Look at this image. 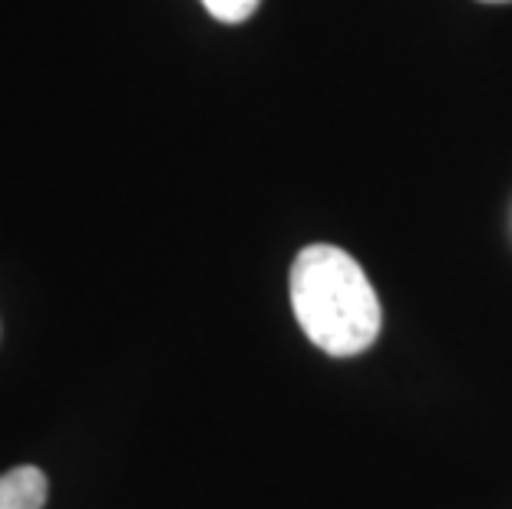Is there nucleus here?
Returning a JSON list of instances; mask_svg holds the SVG:
<instances>
[{
	"instance_id": "f257e3e1",
	"label": "nucleus",
	"mask_w": 512,
	"mask_h": 509,
	"mask_svg": "<svg viewBox=\"0 0 512 509\" xmlns=\"http://www.w3.org/2000/svg\"><path fill=\"white\" fill-rule=\"evenodd\" d=\"M291 308L304 334L331 357L367 351L384 324L370 278L337 245H308L294 258Z\"/></svg>"
},
{
	"instance_id": "f03ea898",
	"label": "nucleus",
	"mask_w": 512,
	"mask_h": 509,
	"mask_svg": "<svg viewBox=\"0 0 512 509\" xmlns=\"http://www.w3.org/2000/svg\"><path fill=\"white\" fill-rule=\"evenodd\" d=\"M47 503V476L40 467H14L0 476V509H43Z\"/></svg>"
},
{
	"instance_id": "7ed1b4c3",
	"label": "nucleus",
	"mask_w": 512,
	"mask_h": 509,
	"mask_svg": "<svg viewBox=\"0 0 512 509\" xmlns=\"http://www.w3.org/2000/svg\"><path fill=\"white\" fill-rule=\"evenodd\" d=\"M261 0H202V7L209 10L215 20L222 24H242L258 10Z\"/></svg>"
},
{
	"instance_id": "20e7f679",
	"label": "nucleus",
	"mask_w": 512,
	"mask_h": 509,
	"mask_svg": "<svg viewBox=\"0 0 512 509\" xmlns=\"http://www.w3.org/2000/svg\"><path fill=\"white\" fill-rule=\"evenodd\" d=\"M483 4H509V0H483Z\"/></svg>"
}]
</instances>
